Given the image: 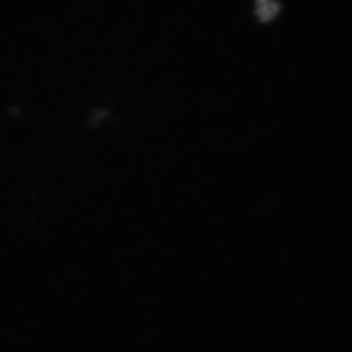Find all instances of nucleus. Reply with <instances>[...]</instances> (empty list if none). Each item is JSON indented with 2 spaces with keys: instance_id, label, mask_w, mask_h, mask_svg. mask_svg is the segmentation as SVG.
<instances>
[{
  "instance_id": "1",
  "label": "nucleus",
  "mask_w": 352,
  "mask_h": 352,
  "mask_svg": "<svg viewBox=\"0 0 352 352\" xmlns=\"http://www.w3.org/2000/svg\"><path fill=\"white\" fill-rule=\"evenodd\" d=\"M279 3L273 0H260L256 6V14L261 20H270L278 12Z\"/></svg>"
}]
</instances>
